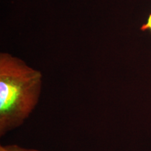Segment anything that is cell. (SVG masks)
<instances>
[{
    "label": "cell",
    "instance_id": "obj_1",
    "mask_svg": "<svg viewBox=\"0 0 151 151\" xmlns=\"http://www.w3.org/2000/svg\"><path fill=\"white\" fill-rule=\"evenodd\" d=\"M42 73L8 53L0 55V136L24 123L36 108Z\"/></svg>",
    "mask_w": 151,
    "mask_h": 151
},
{
    "label": "cell",
    "instance_id": "obj_2",
    "mask_svg": "<svg viewBox=\"0 0 151 151\" xmlns=\"http://www.w3.org/2000/svg\"><path fill=\"white\" fill-rule=\"evenodd\" d=\"M0 151H43L37 149L23 148L18 145H5L0 146Z\"/></svg>",
    "mask_w": 151,
    "mask_h": 151
},
{
    "label": "cell",
    "instance_id": "obj_3",
    "mask_svg": "<svg viewBox=\"0 0 151 151\" xmlns=\"http://www.w3.org/2000/svg\"><path fill=\"white\" fill-rule=\"evenodd\" d=\"M141 29L142 31H149L151 32V14L148 16L146 23L141 27Z\"/></svg>",
    "mask_w": 151,
    "mask_h": 151
}]
</instances>
